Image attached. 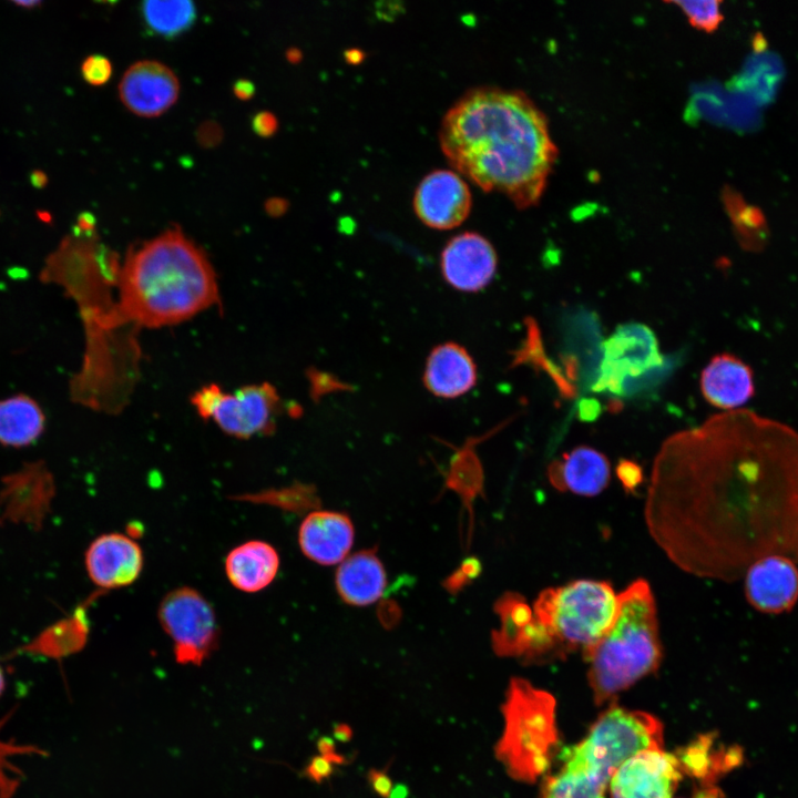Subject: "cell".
<instances>
[{
    "label": "cell",
    "mask_w": 798,
    "mask_h": 798,
    "mask_svg": "<svg viewBox=\"0 0 798 798\" xmlns=\"http://www.w3.org/2000/svg\"><path fill=\"white\" fill-rule=\"evenodd\" d=\"M644 519L666 557L697 577L738 581L773 554L798 562V432L736 409L671 436Z\"/></svg>",
    "instance_id": "obj_1"
},
{
    "label": "cell",
    "mask_w": 798,
    "mask_h": 798,
    "mask_svg": "<svg viewBox=\"0 0 798 798\" xmlns=\"http://www.w3.org/2000/svg\"><path fill=\"white\" fill-rule=\"evenodd\" d=\"M439 143L458 173L518 207L536 204L557 150L544 114L522 92L468 90L446 112Z\"/></svg>",
    "instance_id": "obj_2"
},
{
    "label": "cell",
    "mask_w": 798,
    "mask_h": 798,
    "mask_svg": "<svg viewBox=\"0 0 798 798\" xmlns=\"http://www.w3.org/2000/svg\"><path fill=\"white\" fill-rule=\"evenodd\" d=\"M115 287L117 313L133 328L178 324L218 301L209 260L177 227L133 248Z\"/></svg>",
    "instance_id": "obj_3"
},
{
    "label": "cell",
    "mask_w": 798,
    "mask_h": 798,
    "mask_svg": "<svg viewBox=\"0 0 798 798\" xmlns=\"http://www.w3.org/2000/svg\"><path fill=\"white\" fill-rule=\"evenodd\" d=\"M583 656L597 704L657 669L663 651L656 602L646 580L633 581L618 594L612 625Z\"/></svg>",
    "instance_id": "obj_4"
},
{
    "label": "cell",
    "mask_w": 798,
    "mask_h": 798,
    "mask_svg": "<svg viewBox=\"0 0 798 798\" xmlns=\"http://www.w3.org/2000/svg\"><path fill=\"white\" fill-rule=\"evenodd\" d=\"M531 606L552 661L594 646L615 618L618 594L606 581L580 579L544 589Z\"/></svg>",
    "instance_id": "obj_5"
},
{
    "label": "cell",
    "mask_w": 798,
    "mask_h": 798,
    "mask_svg": "<svg viewBox=\"0 0 798 798\" xmlns=\"http://www.w3.org/2000/svg\"><path fill=\"white\" fill-rule=\"evenodd\" d=\"M495 756L515 780L532 782L550 768L559 747L555 700L524 678L511 679Z\"/></svg>",
    "instance_id": "obj_6"
},
{
    "label": "cell",
    "mask_w": 798,
    "mask_h": 798,
    "mask_svg": "<svg viewBox=\"0 0 798 798\" xmlns=\"http://www.w3.org/2000/svg\"><path fill=\"white\" fill-rule=\"evenodd\" d=\"M662 747L663 726L658 719L645 712L611 706L582 741L562 750L561 760L577 765L608 784L628 758Z\"/></svg>",
    "instance_id": "obj_7"
},
{
    "label": "cell",
    "mask_w": 798,
    "mask_h": 798,
    "mask_svg": "<svg viewBox=\"0 0 798 798\" xmlns=\"http://www.w3.org/2000/svg\"><path fill=\"white\" fill-rule=\"evenodd\" d=\"M157 618L172 642L175 661L181 665H202L218 645L215 610L192 586H178L166 593L158 604Z\"/></svg>",
    "instance_id": "obj_8"
},
{
    "label": "cell",
    "mask_w": 798,
    "mask_h": 798,
    "mask_svg": "<svg viewBox=\"0 0 798 798\" xmlns=\"http://www.w3.org/2000/svg\"><path fill=\"white\" fill-rule=\"evenodd\" d=\"M192 402L202 418L213 420L226 434L248 439L274 428L279 397L268 382L244 386L234 392L212 383L196 391Z\"/></svg>",
    "instance_id": "obj_9"
},
{
    "label": "cell",
    "mask_w": 798,
    "mask_h": 798,
    "mask_svg": "<svg viewBox=\"0 0 798 798\" xmlns=\"http://www.w3.org/2000/svg\"><path fill=\"white\" fill-rule=\"evenodd\" d=\"M662 364L652 329L643 324H624L603 341L593 390L623 395L628 380L642 377Z\"/></svg>",
    "instance_id": "obj_10"
},
{
    "label": "cell",
    "mask_w": 798,
    "mask_h": 798,
    "mask_svg": "<svg viewBox=\"0 0 798 798\" xmlns=\"http://www.w3.org/2000/svg\"><path fill=\"white\" fill-rule=\"evenodd\" d=\"M682 778L675 755L643 750L624 761L610 779L611 798H672Z\"/></svg>",
    "instance_id": "obj_11"
},
{
    "label": "cell",
    "mask_w": 798,
    "mask_h": 798,
    "mask_svg": "<svg viewBox=\"0 0 798 798\" xmlns=\"http://www.w3.org/2000/svg\"><path fill=\"white\" fill-rule=\"evenodd\" d=\"M743 581L746 601L759 613L779 615L790 612L798 602V562L786 555L756 560Z\"/></svg>",
    "instance_id": "obj_12"
},
{
    "label": "cell",
    "mask_w": 798,
    "mask_h": 798,
    "mask_svg": "<svg viewBox=\"0 0 798 798\" xmlns=\"http://www.w3.org/2000/svg\"><path fill=\"white\" fill-rule=\"evenodd\" d=\"M472 198L466 181L452 170L438 168L418 184L413 208L419 219L434 229L460 225L471 211Z\"/></svg>",
    "instance_id": "obj_13"
},
{
    "label": "cell",
    "mask_w": 798,
    "mask_h": 798,
    "mask_svg": "<svg viewBox=\"0 0 798 798\" xmlns=\"http://www.w3.org/2000/svg\"><path fill=\"white\" fill-rule=\"evenodd\" d=\"M84 564L93 584L104 590H116L137 581L144 567V554L132 536L110 532L90 543Z\"/></svg>",
    "instance_id": "obj_14"
},
{
    "label": "cell",
    "mask_w": 798,
    "mask_h": 798,
    "mask_svg": "<svg viewBox=\"0 0 798 798\" xmlns=\"http://www.w3.org/2000/svg\"><path fill=\"white\" fill-rule=\"evenodd\" d=\"M498 257L492 244L475 232L453 236L440 258L444 280L454 289L475 293L494 277Z\"/></svg>",
    "instance_id": "obj_15"
},
{
    "label": "cell",
    "mask_w": 798,
    "mask_h": 798,
    "mask_svg": "<svg viewBox=\"0 0 798 798\" xmlns=\"http://www.w3.org/2000/svg\"><path fill=\"white\" fill-rule=\"evenodd\" d=\"M180 83L165 64L144 60L132 64L119 84L123 104L134 114L154 117L166 112L177 100Z\"/></svg>",
    "instance_id": "obj_16"
},
{
    "label": "cell",
    "mask_w": 798,
    "mask_h": 798,
    "mask_svg": "<svg viewBox=\"0 0 798 798\" xmlns=\"http://www.w3.org/2000/svg\"><path fill=\"white\" fill-rule=\"evenodd\" d=\"M298 543L301 552L316 563H339L354 543L352 522L339 512L314 511L300 523Z\"/></svg>",
    "instance_id": "obj_17"
},
{
    "label": "cell",
    "mask_w": 798,
    "mask_h": 798,
    "mask_svg": "<svg viewBox=\"0 0 798 798\" xmlns=\"http://www.w3.org/2000/svg\"><path fill=\"white\" fill-rule=\"evenodd\" d=\"M548 478L553 488L581 497H595L611 479L608 459L589 446H579L552 461Z\"/></svg>",
    "instance_id": "obj_18"
},
{
    "label": "cell",
    "mask_w": 798,
    "mask_h": 798,
    "mask_svg": "<svg viewBox=\"0 0 798 798\" xmlns=\"http://www.w3.org/2000/svg\"><path fill=\"white\" fill-rule=\"evenodd\" d=\"M477 379L475 362L459 344H441L434 347L427 358L423 383L436 397L458 398L471 390Z\"/></svg>",
    "instance_id": "obj_19"
},
{
    "label": "cell",
    "mask_w": 798,
    "mask_h": 798,
    "mask_svg": "<svg viewBox=\"0 0 798 798\" xmlns=\"http://www.w3.org/2000/svg\"><path fill=\"white\" fill-rule=\"evenodd\" d=\"M700 390L714 407L727 411L739 409L754 396L753 371L733 355H717L702 371Z\"/></svg>",
    "instance_id": "obj_20"
},
{
    "label": "cell",
    "mask_w": 798,
    "mask_h": 798,
    "mask_svg": "<svg viewBox=\"0 0 798 798\" xmlns=\"http://www.w3.org/2000/svg\"><path fill=\"white\" fill-rule=\"evenodd\" d=\"M279 565V554L270 543L248 540L228 551L224 560V572L236 590L257 593L273 583Z\"/></svg>",
    "instance_id": "obj_21"
},
{
    "label": "cell",
    "mask_w": 798,
    "mask_h": 798,
    "mask_svg": "<svg viewBox=\"0 0 798 798\" xmlns=\"http://www.w3.org/2000/svg\"><path fill=\"white\" fill-rule=\"evenodd\" d=\"M387 584L386 571L372 551H360L341 562L336 573L339 595L351 605L376 602Z\"/></svg>",
    "instance_id": "obj_22"
},
{
    "label": "cell",
    "mask_w": 798,
    "mask_h": 798,
    "mask_svg": "<svg viewBox=\"0 0 798 798\" xmlns=\"http://www.w3.org/2000/svg\"><path fill=\"white\" fill-rule=\"evenodd\" d=\"M716 736L702 735L676 756L682 771L696 777L702 786L714 785L724 774L744 763V750L738 745L714 748Z\"/></svg>",
    "instance_id": "obj_23"
},
{
    "label": "cell",
    "mask_w": 798,
    "mask_h": 798,
    "mask_svg": "<svg viewBox=\"0 0 798 798\" xmlns=\"http://www.w3.org/2000/svg\"><path fill=\"white\" fill-rule=\"evenodd\" d=\"M44 415L34 400L14 396L0 401V442L21 447L33 442L43 431Z\"/></svg>",
    "instance_id": "obj_24"
},
{
    "label": "cell",
    "mask_w": 798,
    "mask_h": 798,
    "mask_svg": "<svg viewBox=\"0 0 798 798\" xmlns=\"http://www.w3.org/2000/svg\"><path fill=\"white\" fill-rule=\"evenodd\" d=\"M784 72L779 55L766 50L755 51L738 76V90L753 99L759 106H764L776 96Z\"/></svg>",
    "instance_id": "obj_25"
},
{
    "label": "cell",
    "mask_w": 798,
    "mask_h": 798,
    "mask_svg": "<svg viewBox=\"0 0 798 798\" xmlns=\"http://www.w3.org/2000/svg\"><path fill=\"white\" fill-rule=\"evenodd\" d=\"M561 763L560 769L545 779L542 798H605L608 784L577 765Z\"/></svg>",
    "instance_id": "obj_26"
},
{
    "label": "cell",
    "mask_w": 798,
    "mask_h": 798,
    "mask_svg": "<svg viewBox=\"0 0 798 798\" xmlns=\"http://www.w3.org/2000/svg\"><path fill=\"white\" fill-rule=\"evenodd\" d=\"M141 12L145 25L155 34L174 38L190 29L196 18L195 4L182 1H144Z\"/></svg>",
    "instance_id": "obj_27"
},
{
    "label": "cell",
    "mask_w": 798,
    "mask_h": 798,
    "mask_svg": "<svg viewBox=\"0 0 798 798\" xmlns=\"http://www.w3.org/2000/svg\"><path fill=\"white\" fill-rule=\"evenodd\" d=\"M675 4L679 6L693 27L706 32L717 29L723 20L719 1H675Z\"/></svg>",
    "instance_id": "obj_28"
},
{
    "label": "cell",
    "mask_w": 798,
    "mask_h": 798,
    "mask_svg": "<svg viewBox=\"0 0 798 798\" xmlns=\"http://www.w3.org/2000/svg\"><path fill=\"white\" fill-rule=\"evenodd\" d=\"M82 78L91 85H102L112 75V64L102 54H92L84 59L81 64Z\"/></svg>",
    "instance_id": "obj_29"
},
{
    "label": "cell",
    "mask_w": 798,
    "mask_h": 798,
    "mask_svg": "<svg viewBox=\"0 0 798 798\" xmlns=\"http://www.w3.org/2000/svg\"><path fill=\"white\" fill-rule=\"evenodd\" d=\"M344 763V757L338 753L331 756L317 755L311 758L306 767V775L310 780L320 782L331 776L335 766Z\"/></svg>",
    "instance_id": "obj_30"
},
{
    "label": "cell",
    "mask_w": 798,
    "mask_h": 798,
    "mask_svg": "<svg viewBox=\"0 0 798 798\" xmlns=\"http://www.w3.org/2000/svg\"><path fill=\"white\" fill-rule=\"evenodd\" d=\"M616 474L624 489L628 492L634 491L643 481L641 467L631 460L620 461L616 467Z\"/></svg>",
    "instance_id": "obj_31"
},
{
    "label": "cell",
    "mask_w": 798,
    "mask_h": 798,
    "mask_svg": "<svg viewBox=\"0 0 798 798\" xmlns=\"http://www.w3.org/2000/svg\"><path fill=\"white\" fill-rule=\"evenodd\" d=\"M368 782L380 798H390L395 789L392 779L385 770L371 769L368 773Z\"/></svg>",
    "instance_id": "obj_32"
},
{
    "label": "cell",
    "mask_w": 798,
    "mask_h": 798,
    "mask_svg": "<svg viewBox=\"0 0 798 798\" xmlns=\"http://www.w3.org/2000/svg\"><path fill=\"white\" fill-rule=\"evenodd\" d=\"M277 126V119L270 112H259L252 120V127L254 132L263 137L273 135L276 132Z\"/></svg>",
    "instance_id": "obj_33"
},
{
    "label": "cell",
    "mask_w": 798,
    "mask_h": 798,
    "mask_svg": "<svg viewBox=\"0 0 798 798\" xmlns=\"http://www.w3.org/2000/svg\"><path fill=\"white\" fill-rule=\"evenodd\" d=\"M233 92L239 100H249L255 94V85L249 80L241 79L234 83Z\"/></svg>",
    "instance_id": "obj_34"
},
{
    "label": "cell",
    "mask_w": 798,
    "mask_h": 798,
    "mask_svg": "<svg viewBox=\"0 0 798 798\" xmlns=\"http://www.w3.org/2000/svg\"><path fill=\"white\" fill-rule=\"evenodd\" d=\"M318 751L320 755L326 756L337 754L335 741L329 737H321L318 741Z\"/></svg>",
    "instance_id": "obj_35"
},
{
    "label": "cell",
    "mask_w": 798,
    "mask_h": 798,
    "mask_svg": "<svg viewBox=\"0 0 798 798\" xmlns=\"http://www.w3.org/2000/svg\"><path fill=\"white\" fill-rule=\"evenodd\" d=\"M696 798H724V795L715 785L702 786Z\"/></svg>",
    "instance_id": "obj_36"
},
{
    "label": "cell",
    "mask_w": 798,
    "mask_h": 798,
    "mask_svg": "<svg viewBox=\"0 0 798 798\" xmlns=\"http://www.w3.org/2000/svg\"><path fill=\"white\" fill-rule=\"evenodd\" d=\"M334 737L338 741H348L352 737V730L346 724H339L334 728Z\"/></svg>",
    "instance_id": "obj_37"
},
{
    "label": "cell",
    "mask_w": 798,
    "mask_h": 798,
    "mask_svg": "<svg viewBox=\"0 0 798 798\" xmlns=\"http://www.w3.org/2000/svg\"><path fill=\"white\" fill-rule=\"evenodd\" d=\"M285 203L283 200L279 198H272L267 202L266 208L267 212L274 215H277L282 212H284Z\"/></svg>",
    "instance_id": "obj_38"
},
{
    "label": "cell",
    "mask_w": 798,
    "mask_h": 798,
    "mask_svg": "<svg viewBox=\"0 0 798 798\" xmlns=\"http://www.w3.org/2000/svg\"><path fill=\"white\" fill-rule=\"evenodd\" d=\"M31 183L34 187L41 188L47 184V176L41 171H33L31 174Z\"/></svg>",
    "instance_id": "obj_39"
},
{
    "label": "cell",
    "mask_w": 798,
    "mask_h": 798,
    "mask_svg": "<svg viewBox=\"0 0 798 798\" xmlns=\"http://www.w3.org/2000/svg\"><path fill=\"white\" fill-rule=\"evenodd\" d=\"M16 4L29 8V7H37L38 4H40V2L39 1H19V2H16Z\"/></svg>",
    "instance_id": "obj_40"
},
{
    "label": "cell",
    "mask_w": 798,
    "mask_h": 798,
    "mask_svg": "<svg viewBox=\"0 0 798 798\" xmlns=\"http://www.w3.org/2000/svg\"><path fill=\"white\" fill-rule=\"evenodd\" d=\"M3 688H4V677H3L2 669L0 668V695L3 692Z\"/></svg>",
    "instance_id": "obj_41"
}]
</instances>
